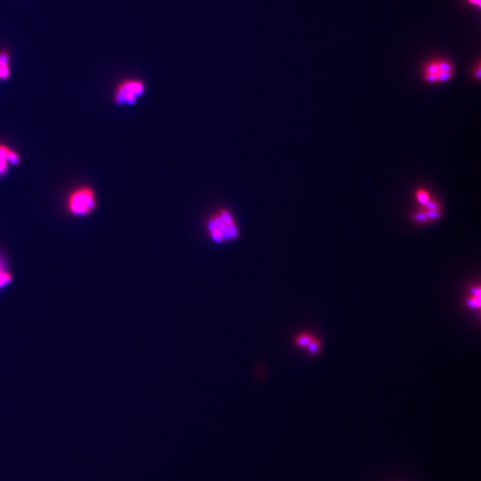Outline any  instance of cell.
<instances>
[{
  "label": "cell",
  "mask_w": 481,
  "mask_h": 481,
  "mask_svg": "<svg viewBox=\"0 0 481 481\" xmlns=\"http://www.w3.org/2000/svg\"><path fill=\"white\" fill-rule=\"evenodd\" d=\"M206 230L210 239L217 243L236 240L240 235L236 219L227 209H220L209 217Z\"/></svg>",
  "instance_id": "cell-1"
},
{
  "label": "cell",
  "mask_w": 481,
  "mask_h": 481,
  "mask_svg": "<svg viewBox=\"0 0 481 481\" xmlns=\"http://www.w3.org/2000/svg\"><path fill=\"white\" fill-rule=\"evenodd\" d=\"M98 200L95 190L90 186H80L71 192L67 199V210L74 216H86L97 208Z\"/></svg>",
  "instance_id": "cell-2"
},
{
  "label": "cell",
  "mask_w": 481,
  "mask_h": 481,
  "mask_svg": "<svg viewBox=\"0 0 481 481\" xmlns=\"http://www.w3.org/2000/svg\"><path fill=\"white\" fill-rule=\"evenodd\" d=\"M145 84L140 79H125L116 86L113 99L119 105H132L143 96Z\"/></svg>",
  "instance_id": "cell-3"
},
{
  "label": "cell",
  "mask_w": 481,
  "mask_h": 481,
  "mask_svg": "<svg viewBox=\"0 0 481 481\" xmlns=\"http://www.w3.org/2000/svg\"><path fill=\"white\" fill-rule=\"evenodd\" d=\"M455 67L450 61L439 58L426 62L422 68V78L429 83H443L454 77Z\"/></svg>",
  "instance_id": "cell-4"
},
{
  "label": "cell",
  "mask_w": 481,
  "mask_h": 481,
  "mask_svg": "<svg viewBox=\"0 0 481 481\" xmlns=\"http://www.w3.org/2000/svg\"><path fill=\"white\" fill-rule=\"evenodd\" d=\"M20 162V156L15 150L5 144L0 143V175L5 174L9 164L17 165Z\"/></svg>",
  "instance_id": "cell-5"
},
{
  "label": "cell",
  "mask_w": 481,
  "mask_h": 481,
  "mask_svg": "<svg viewBox=\"0 0 481 481\" xmlns=\"http://www.w3.org/2000/svg\"><path fill=\"white\" fill-rule=\"evenodd\" d=\"M11 75L9 55L6 51L0 52V80L9 79Z\"/></svg>",
  "instance_id": "cell-6"
},
{
  "label": "cell",
  "mask_w": 481,
  "mask_h": 481,
  "mask_svg": "<svg viewBox=\"0 0 481 481\" xmlns=\"http://www.w3.org/2000/svg\"><path fill=\"white\" fill-rule=\"evenodd\" d=\"M13 281V275L8 267L5 266L4 261L0 259V292H3L6 287L9 286Z\"/></svg>",
  "instance_id": "cell-7"
},
{
  "label": "cell",
  "mask_w": 481,
  "mask_h": 481,
  "mask_svg": "<svg viewBox=\"0 0 481 481\" xmlns=\"http://www.w3.org/2000/svg\"><path fill=\"white\" fill-rule=\"evenodd\" d=\"M313 336L307 333H301L298 334L294 338V344L298 348H307V345L311 341Z\"/></svg>",
  "instance_id": "cell-8"
},
{
  "label": "cell",
  "mask_w": 481,
  "mask_h": 481,
  "mask_svg": "<svg viewBox=\"0 0 481 481\" xmlns=\"http://www.w3.org/2000/svg\"><path fill=\"white\" fill-rule=\"evenodd\" d=\"M415 197H416V200H418V202L422 206L427 204L431 200L429 193L424 189L417 190L415 193Z\"/></svg>",
  "instance_id": "cell-9"
},
{
  "label": "cell",
  "mask_w": 481,
  "mask_h": 481,
  "mask_svg": "<svg viewBox=\"0 0 481 481\" xmlns=\"http://www.w3.org/2000/svg\"><path fill=\"white\" fill-rule=\"evenodd\" d=\"M319 344L320 343H319V341H318V339L313 337L311 341L309 342V344L307 345V348H307V351H308V353L311 354L313 356L317 355L318 350H319Z\"/></svg>",
  "instance_id": "cell-10"
},
{
  "label": "cell",
  "mask_w": 481,
  "mask_h": 481,
  "mask_svg": "<svg viewBox=\"0 0 481 481\" xmlns=\"http://www.w3.org/2000/svg\"><path fill=\"white\" fill-rule=\"evenodd\" d=\"M415 220L417 221V222H425V221H428V219H427V217L425 215L423 210H421L415 214Z\"/></svg>",
  "instance_id": "cell-11"
},
{
  "label": "cell",
  "mask_w": 481,
  "mask_h": 481,
  "mask_svg": "<svg viewBox=\"0 0 481 481\" xmlns=\"http://www.w3.org/2000/svg\"><path fill=\"white\" fill-rule=\"evenodd\" d=\"M468 4H470L471 5H473L477 7L478 9H480L481 6V0H466Z\"/></svg>",
  "instance_id": "cell-12"
}]
</instances>
